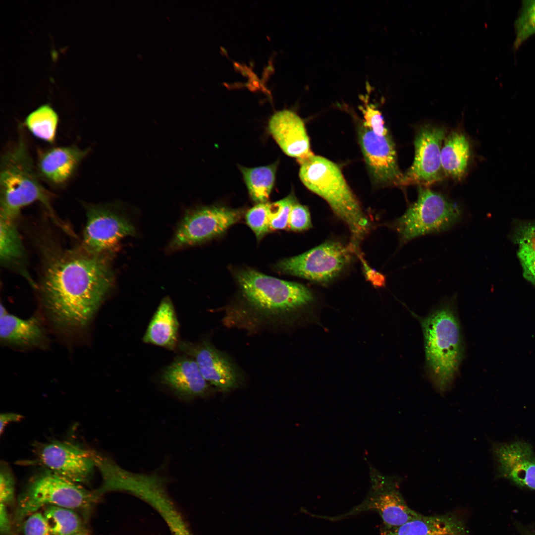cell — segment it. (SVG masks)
Segmentation results:
<instances>
[{"mask_svg":"<svg viewBox=\"0 0 535 535\" xmlns=\"http://www.w3.org/2000/svg\"><path fill=\"white\" fill-rule=\"evenodd\" d=\"M370 486L363 501L348 511L338 515L328 516L308 513L310 516L331 522H336L363 512L374 511L380 516L382 528L391 529L398 527L417 517L421 514L411 509L399 490L402 481L400 477L382 474L370 466Z\"/></svg>","mask_w":535,"mask_h":535,"instance_id":"52a82bcc","label":"cell"},{"mask_svg":"<svg viewBox=\"0 0 535 535\" xmlns=\"http://www.w3.org/2000/svg\"><path fill=\"white\" fill-rule=\"evenodd\" d=\"M72 535H90V534H89L88 531H87V530L86 529H84V530H82V531H80L79 532H78V533H77L76 534H73Z\"/></svg>","mask_w":535,"mask_h":535,"instance_id":"ab89813d","label":"cell"},{"mask_svg":"<svg viewBox=\"0 0 535 535\" xmlns=\"http://www.w3.org/2000/svg\"><path fill=\"white\" fill-rule=\"evenodd\" d=\"M366 103L361 107L364 118L363 125L378 135L388 134L381 112L373 105Z\"/></svg>","mask_w":535,"mask_h":535,"instance_id":"4dcf8cb0","label":"cell"},{"mask_svg":"<svg viewBox=\"0 0 535 535\" xmlns=\"http://www.w3.org/2000/svg\"><path fill=\"white\" fill-rule=\"evenodd\" d=\"M22 415L15 413H4L0 415V433L1 435L7 425L21 421Z\"/></svg>","mask_w":535,"mask_h":535,"instance_id":"f35d334b","label":"cell"},{"mask_svg":"<svg viewBox=\"0 0 535 535\" xmlns=\"http://www.w3.org/2000/svg\"><path fill=\"white\" fill-rule=\"evenodd\" d=\"M269 203H259L251 208L245 215L247 224L255 233L258 240L261 239L270 230Z\"/></svg>","mask_w":535,"mask_h":535,"instance_id":"f1b7e54d","label":"cell"},{"mask_svg":"<svg viewBox=\"0 0 535 535\" xmlns=\"http://www.w3.org/2000/svg\"><path fill=\"white\" fill-rule=\"evenodd\" d=\"M312 227L308 209L296 202L290 211L287 227L295 231H301Z\"/></svg>","mask_w":535,"mask_h":535,"instance_id":"836d02e7","label":"cell"},{"mask_svg":"<svg viewBox=\"0 0 535 535\" xmlns=\"http://www.w3.org/2000/svg\"><path fill=\"white\" fill-rule=\"evenodd\" d=\"M358 132L361 150L374 179L381 184L400 185L403 174L399 169L395 146L389 134L378 135L363 124Z\"/></svg>","mask_w":535,"mask_h":535,"instance_id":"9a60e30c","label":"cell"},{"mask_svg":"<svg viewBox=\"0 0 535 535\" xmlns=\"http://www.w3.org/2000/svg\"><path fill=\"white\" fill-rule=\"evenodd\" d=\"M15 480L8 464L1 461L0 467V501L6 505L14 499Z\"/></svg>","mask_w":535,"mask_h":535,"instance_id":"1f68e13d","label":"cell"},{"mask_svg":"<svg viewBox=\"0 0 535 535\" xmlns=\"http://www.w3.org/2000/svg\"><path fill=\"white\" fill-rule=\"evenodd\" d=\"M277 164L275 162L256 167H239L250 196L257 204L266 203L268 200L273 187Z\"/></svg>","mask_w":535,"mask_h":535,"instance_id":"d4e9b609","label":"cell"},{"mask_svg":"<svg viewBox=\"0 0 535 535\" xmlns=\"http://www.w3.org/2000/svg\"><path fill=\"white\" fill-rule=\"evenodd\" d=\"M496 479H504L520 487L535 490V453L524 440L491 443Z\"/></svg>","mask_w":535,"mask_h":535,"instance_id":"5bb4252c","label":"cell"},{"mask_svg":"<svg viewBox=\"0 0 535 535\" xmlns=\"http://www.w3.org/2000/svg\"><path fill=\"white\" fill-rule=\"evenodd\" d=\"M459 207L441 194L421 186L417 200L394 222L402 243L448 230L462 218Z\"/></svg>","mask_w":535,"mask_h":535,"instance_id":"ba28073f","label":"cell"},{"mask_svg":"<svg viewBox=\"0 0 535 535\" xmlns=\"http://www.w3.org/2000/svg\"><path fill=\"white\" fill-rule=\"evenodd\" d=\"M356 254H357L358 257L362 262L365 276L367 280L375 287H381L384 286L386 283V278L384 275L371 268L358 252Z\"/></svg>","mask_w":535,"mask_h":535,"instance_id":"8d00e7d4","label":"cell"},{"mask_svg":"<svg viewBox=\"0 0 535 535\" xmlns=\"http://www.w3.org/2000/svg\"><path fill=\"white\" fill-rule=\"evenodd\" d=\"M45 507L43 514L51 535H72L86 529L85 520L76 511L57 506Z\"/></svg>","mask_w":535,"mask_h":535,"instance_id":"484cf974","label":"cell"},{"mask_svg":"<svg viewBox=\"0 0 535 535\" xmlns=\"http://www.w3.org/2000/svg\"><path fill=\"white\" fill-rule=\"evenodd\" d=\"M11 523L7 510L6 505L0 503V535H12Z\"/></svg>","mask_w":535,"mask_h":535,"instance_id":"74e56055","label":"cell"},{"mask_svg":"<svg viewBox=\"0 0 535 535\" xmlns=\"http://www.w3.org/2000/svg\"><path fill=\"white\" fill-rule=\"evenodd\" d=\"M296 200L293 194L269 204L270 230H282L288 226L291 210Z\"/></svg>","mask_w":535,"mask_h":535,"instance_id":"f546056e","label":"cell"},{"mask_svg":"<svg viewBox=\"0 0 535 535\" xmlns=\"http://www.w3.org/2000/svg\"><path fill=\"white\" fill-rule=\"evenodd\" d=\"M58 116L49 104L42 105L26 116L24 124L36 138L50 144L55 139Z\"/></svg>","mask_w":535,"mask_h":535,"instance_id":"4316f807","label":"cell"},{"mask_svg":"<svg viewBox=\"0 0 535 535\" xmlns=\"http://www.w3.org/2000/svg\"><path fill=\"white\" fill-rule=\"evenodd\" d=\"M34 452L39 464L54 473L79 484L91 481L96 465L90 450L65 441L37 443Z\"/></svg>","mask_w":535,"mask_h":535,"instance_id":"7c38bea8","label":"cell"},{"mask_svg":"<svg viewBox=\"0 0 535 535\" xmlns=\"http://www.w3.org/2000/svg\"><path fill=\"white\" fill-rule=\"evenodd\" d=\"M429 377L441 394L451 387L463 356V343L454 306L447 302L421 320Z\"/></svg>","mask_w":535,"mask_h":535,"instance_id":"3957f363","label":"cell"},{"mask_svg":"<svg viewBox=\"0 0 535 535\" xmlns=\"http://www.w3.org/2000/svg\"><path fill=\"white\" fill-rule=\"evenodd\" d=\"M523 535H535V531H527Z\"/></svg>","mask_w":535,"mask_h":535,"instance_id":"60d3db41","label":"cell"},{"mask_svg":"<svg viewBox=\"0 0 535 535\" xmlns=\"http://www.w3.org/2000/svg\"><path fill=\"white\" fill-rule=\"evenodd\" d=\"M179 323L173 305L169 297L160 302L153 317L143 340L169 350L178 346Z\"/></svg>","mask_w":535,"mask_h":535,"instance_id":"603a6c76","label":"cell"},{"mask_svg":"<svg viewBox=\"0 0 535 535\" xmlns=\"http://www.w3.org/2000/svg\"><path fill=\"white\" fill-rule=\"evenodd\" d=\"M379 535H468L464 519L456 512L418 517L395 528L381 527Z\"/></svg>","mask_w":535,"mask_h":535,"instance_id":"ffe728a7","label":"cell"},{"mask_svg":"<svg viewBox=\"0 0 535 535\" xmlns=\"http://www.w3.org/2000/svg\"><path fill=\"white\" fill-rule=\"evenodd\" d=\"M0 166V216L16 220L23 207L38 202L52 219L61 224L54 213L50 195L39 181L22 137L2 156Z\"/></svg>","mask_w":535,"mask_h":535,"instance_id":"277c9868","label":"cell"},{"mask_svg":"<svg viewBox=\"0 0 535 535\" xmlns=\"http://www.w3.org/2000/svg\"><path fill=\"white\" fill-rule=\"evenodd\" d=\"M514 50L530 36L535 34V0L522 1L521 9L515 23Z\"/></svg>","mask_w":535,"mask_h":535,"instance_id":"83f0119b","label":"cell"},{"mask_svg":"<svg viewBox=\"0 0 535 535\" xmlns=\"http://www.w3.org/2000/svg\"><path fill=\"white\" fill-rule=\"evenodd\" d=\"M89 150L77 146L53 147L41 153L37 162L39 176L56 186L67 183L74 175Z\"/></svg>","mask_w":535,"mask_h":535,"instance_id":"ac0fdd59","label":"cell"},{"mask_svg":"<svg viewBox=\"0 0 535 535\" xmlns=\"http://www.w3.org/2000/svg\"><path fill=\"white\" fill-rule=\"evenodd\" d=\"M470 155L469 142L462 133L453 131L445 138L441 151V164L445 174L456 179L465 175Z\"/></svg>","mask_w":535,"mask_h":535,"instance_id":"cb8c5ba5","label":"cell"},{"mask_svg":"<svg viewBox=\"0 0 535 535\" xmlns=\"http://www.w3.org/2000/svg\"><path fill=\"white\" fill-rule=\"evenodd\" d=\"M236 278L248 303L269 315L290 313L310 303L312 293L303 285L268 276L251 268L239 270Z\"/></svg>","mask_w":535,"mask_h":535,"instance_id":"8992f818","label":"cell"},{"mask_svg":"<svg viewBox=\"0 0 535 535\" xmlns=\"http://www.w3.org/2000/svg\"><path fill=\"white\" fill-rule=\"evenodd\" d=\"M352 252L351 246L328 241L299 255L285 258L277 264L284 273L309 280L327 283L336 277L348 265Z\"/></svg>","mask_w":535,"mask_h":535,"instance_id":"9c48e42d","label":"cell"},{"mask_svg":"<svg viewBox=\"0 0 535 535\" xmlns=\"http://www.w3.org/2000/svg\"><path fill=\"white\" fill-rule=\"evenodd\" d=\"M268 128L284 153L298 161L313 154L304 123L295 112L288 109L276 112L269 121Z\"/></svg>","mask_w":535,"mask_h":535,"instance_id":"e0dca14e","label":"cell"},{"mask_svg":"<svg viewBox=\"0 0 535 535\" xmlns=\"http://www.w3.org/2000/svg\"><path fill=\"white\" fill-rule=\"evenodd\" d=\"M99 497L96 490H89L44 469L32 477L19 496L13 519L14 528L18 531L28 516L50 505L73 509L87 521Z\"/></svg>","mask_w":535,"mask_h":535,"instance_id":"5b68a950","label":"cell"},{"mask_svg":"<svg viewBox=\"0 0 535 535\" xmlns=\"http://www.w3.org/2000/svg\"><path fill=\"white\" fill-rule=\"evenodd\" d=\"M180 349L196 362L205 380L221 391L227 392L238 387L239 373L221 352L206 341L195 344L181 342Z\"/></svg>","mask_w":535,"mask_h":535,"instance_id":"2e32d148","label":"cell"},{"mask_svg":"<svg viewBox=\"0 0 535 535\" xmlns=\"http://www.w3.org/2000/svg\"><path fill=\"white\" fill-rule=\"evenodd\" d=\"M36 290L49 319L61 331L73 333L90 324L111 290L114 276L107 254L83 246L63 249L46 244Z\"/></svg>","mask_w":535,"mask_h":535,"instance_id":"6da1fadb","label":"cell"},{"mask_svg":"<svg viewBox=\"0 0 535 535\" xmlns=\"http://www.w3.org/2000/svg\"><path fill=\"white\" fill-rule=\"evenodd\" d=\"M518 257L524 277L535 286V249L525 243H518Z\"/></svg>","mask_w":535,"mask_h":535,"instance_id":"d6a6232c","label":"cell"},{"mask_svg":"<svg viewBox=\"0 0 535 535\" xmlns=\"http://www.w3.org/2000/svg\"><path fill=\"white\" fill-rule=\"evenodd\" d=\"M21 527L24 535H51L43 514L39 512L28 516Z\"/></svg>","mask_w":535,"mask_h":535,"instance_id":"e575fe53","label":"cell"},{"mask_svg":"<svg viewBox=\"0 0 535 535\" xmlns=\"http://www.w3.org/2000/svg\"><path fill=\"white\" fill-rule=\"evenodd\" d=\"M0 337L4 344L19 347L42 345L46 339L43 326L36 317L22 319L8 313L0 306Z\"/></svg>","mask_w":535,"mask_h":535,"instance_id":"44dd1931","label":"cell"},{"mask_svg":"<svg viewBox=\"0 0 535 535\" xmlns=\"http://www.w3.org/2000/svg\"><path fill=\"white\" fill-rule=\"evenodd\" d=\"M516 242L526 244L535 249V222L526 223L519 227Z\"/></svg>","mask_w":535,"mask_h":535,"instance_id":"d590c367","label":"cell"},{"mask_svg":"<svg viewBox=\"0 0 535 535\" xmlns=\"http://www.w3.org/2000/svg\"><path fill=\"white\" fill-rule=\"evenodd\" d=\"M15 221L0 216V265L21 275L36 289V283L28 271L27 255Z\"/></svg>","mask_w":535,"mask_h":535,"instance_id":"7402d4cb","label":"cell"},{"mask_svg":"<svg viewBox=\"0 0 535 535\" xmlns=\"http://www.w3.org/2000/svg\"><path fill=\"white\" fill-rule=\"evenodd\" d=\"M242 214L241 211L216 206L191 210L179 223L169 246L178 249L210 240L238 222Z\"/></svg>","mask_w":535,"mask_h":535,"instance_id":"30bf717a","label":"cell"},{"mask_svg":"<svg viewBox=\"0 0 535 535\" xmlns=\"http://www.w3.org/2000/svg\"><path fill=\"white\" fill-rule=\"evenodd\" d=\"M298 162L302 182L323 198L346 224L352 236L350 245L358 249L360 242L369 232L370 223L338 166L314 154Z\"/></svg>","mask_w":535,"mask_h":535,"instance_id":"7a4b0ae2","label":"cell"},{"mask_svg":"<svg viewBox=\"0 0 535 535\" xmlns=\"http://www.w3.org/2000/svg\"><path fill=\"white\" fill-rule=\"evenodd\" d=\"M86 221L82 246L95 254H108L123 238L133 236L136 229L131 222L108 205H84Z\"/></svg>","mask_w":535,"mask_h":535,"instance_id":"8fae6325","label":"cell"},{"mask_svg":"<svg viewBox=\"0 0 535 535\" xmlns=\"http://www.w3.org/2000/svg\"><path fill=\"white\" fill-rule=\"evenodd\" d=\"M445 131L432 126L422 127L414 141L415 157L412 166L403 175L401 185H428L441 178V151Z\"/></svg>","mask_w":535,"mask_h":535,"instance_id":"4fadbf2b","label":"cell"},{"mask_svg":"<svg viewBox=\"0 0 535 535\" xmlns=\"http://www.w3.org/2000/svg\"><path fill=\"white\" fill-rule=\"evenodd\" d=\"M160 379L177 395L185 398L204 396L210 388L196 362L188 355L175 359L163 370Z\"/></svg>","mask_w":535,"mask_h":535,"instance_id":"d6986e66","label":"cell"}]
</instances>
